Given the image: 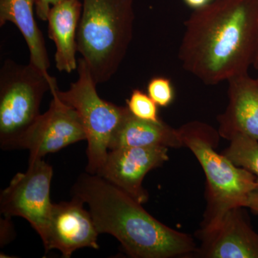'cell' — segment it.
I'll return each instance as SVG.
<instances>
[{"label": "cell", "mask_w": 258, "mask_h": 258, "mask_svg": "<svg viewBox=\"0 0 258 258\" xmlns=\"http://www.w3.org/2000/svg\"><path fill=\"white\" fill-rule=\"evenodd\" d=\"M135 0H83L77 50L97 84L119 69L133 37Z\"/></svg>", "instance_id": "3"}, {"label": "cell", "mask_w": 258, "mask_h": 258, "mask_svg": "<svg viewBox=\"0 0 258 258\" xmlns=\"http://www.w3.org/2000/svg\"><path fill=\"white\" fill-rule=\"evenodd\" d=\"M253 66H254V69H256V70H257V71H258V47H257V52H256L255 57H254Z\"/></svg>", "instance_id": "22"}, {"label": "cell", "mask_w": 258, "mask_h": 258, "mask_svg": "<svg viewBox=\"0 0 258 258\" xmlns=\"http://www.w3.org/2000/svg\"><path fill=\"white\" fill-rule=\"evenodd\" d=\"M212 1H213V0H210V2H212Z\"/></svg>", "instance_id": "23"}, {"label": "cell", "mask_w": 258, "mask_h": 258, "mask_svg": "<svg viewBox=\"0 0 258 258\" xmlns=\"http://www.w3.org/2000/svg\"><path fill=\"white\" fill-rule=\"evenodd\" d=\"M178 132L184 147L193 153L206 176L208 207L200 230H210L230 210L246 208L249 195L258 188L257 178L215 150L220 134L211 125L189 122Z\"/></svg>", "instance_id": "4"}, {"label": "cell", "mask_w": 258, "mask_h": 258, "mask_svg": "<svg viewBox=\"0 0 258 258\" xmlns=\"http://www.w3.org/2000/svg\"><path fill=\"white\" fill-rule=\"evenodd\" d=\"M126 105L128 111L137 118L155 122L161 120L157 103L141 90H133Z\"/></svg>", "instance_id": "17"}, {"label": "cell", "mask_w": 258, "mask_h": 258, "mask_svg": "<svg viewBox=\"0 0 258 258\" xmlns=\"http://www.w3.org/2000/svg\"><path fill=\"white\" fill-rule=\"evenodd\" d=\"M124 147H184L178 129L137 118L129 111L112 138L109 150Z\"/></svg>", "instance_id": "14"}, {"label": "cell", "mask_w": 258, "mask_h": 258, "mask_svg": "<svg viewBox=\"0 0 258 258\" xmlns=\"http://www.w3.org/2000/svg\"><path fill=\"white\" fill-rule=\"evenodd\" d=\"M53 77H47L30 63L5 61L0 72V144L13 149L17 140L40 115V103L47 91L56 87Z\"/></svg>", "instance_id": "6"}, {"label": "cell", "mask_w": 258, "mask_h": 258, "mask_svg": "<svg viewBox=\"0 0 258 258\" xmlns=\"http://www.w3.org/2000/svg\"><path fill=\"white\" fill-rule=\"evenodd\" d=\"M147 94L158 106H169L174 98L172 83L167 78L161 76L153 78L148 83Z\"/></svg>", "instance_id": "18"}, {"label": "cell", "mask_w": 258, "mask_h": 258, "mask_svg": "<svg viewBox=\"0 0 258 258\" xmlns=\"http://www.w3.org/2000/svg\"><path fill=\"white\" fill-rule=\"evenodd\" d=\"M81 0H62L49 10L48 36L55 43L56 68L68 74L77 69V32L81 13Z\"/></svg>", "instance_id": "13"}, {"label": "cell", "mask_w": 258, "mask_h": 258, "mask_svg": "<svg viewBox=\"0 0 258 258\" xmlns=\"http://www.w3.org/2000/svg\"><path fill=\"white\" fill-rule=\"evenodd\" d=\"M166 147H124L108 151L104 165L97 175L123 190L138 203H147L144 177L169 160Z\"/></svg>", "instance_id": "9"}, {"label": "cell", "mask_w": 258, "mask_h": 258, "mask_svg": "<svg viewBox=\"0 0 258 258\" xmlns=\"http://www.w3.org/2000/svg\"><path fill=\"white\" fill-rule=\"evenodd\" d=\"M52 95L48 110L38 118L17 140L13 149H28L30 158H43L71 144L86 140V134L79 113L64 103L57 93Z\"/></svg>", "instance_id": "8"}, {"label": "cell", "mask_w": 258, "mask_h": 258, "mask_svg": "<svg viewBox=\"0 0 258 258\" xmlns=\"http://www.w3.org/2000/svg\"><path fill=\"white\" fill-rule=\"evenodd\" d=\"M60 1L62 0H37L35 8L37 16L40 20L47 21V15L51 7Z\"/></svg>", "instance_id": "19"}, {"label": "cell", "mask_w": 258, "mask_h": 258, "mask_svg": "<svg viewBox=\"0 0 258 258\" xmlns=\"http://www.w3.org/2000/svg\"><path fill=\"white\" fill-rule=\"evenodd\" d=\"M78 63L79 79L66 91L57 90L62 101L79 113L88 142L86 171L98 174L106 160L112 138L129 113L127 106H119L102 99L97 83L86 61Z\"/></svg>", "instance_id": "5"}, {"label": "cell", "mask_w": 258, "mask_h": 258, "mask_svg": "<svg viewBox=\"0 0 258 258\" xmlns=\"http://www.w3.org/2000/svg\"><path fill=\"white\" fill-rule=\"evenodd\" d=\"M185 4L194 10L200 9L210 3V0H184Z\"/></svg>", "instance_id": "21"}, {"label": "cell", "mask_w": 258, "mask_h": 258, "mask_svg": "<svg viewBox=\"0 0 258 258\" xmlns=\"http://www.w3.org/2000/svg\"><path fill=\"white\" fill-rule=\"evenodd\" d=\"M71 193L87 204L99 234L113 235L131 257H182L197 250L191 236L161 223L142 204L101 176L81 174Z\"/></svg>", "instance_id": "2"}, {"label": "cell", "mask_w": 258, "mask_h": 258, "mask_svg": "<svg viewBox=\"0 0 258 258\" xmlns=\"http://www.w3.org/2000/svg\"><path fill=\"white\" fill-rule=\"evenodd\" d=\"M230 141L222 154L235 166L252 173L258 182V141L244 134H237Z\"/></svg>", "instance_id": "16"}, {"label": "cell", "mask_w": 258, "mask_h": 258, "mask_svg": "<svg viewBox=\"0 0 258 258\" xmlns=\"http://www.w3.org/2000/svg\"><path fill=\"white\" fill-rule=\"evenodd\" d=\"M257 79H258V78H257Z\"/></svg>", "instance_id": "24"}, {"label": "cell", "mask_w": 258, "mask_h": 258, "mask_svg": "<svg viewBox=\"0 0 258 258\" xmlns=\"http://www.w3.org/2000/svg\"><path fill=\"white\" fill-rule=\"evenodd\" d=\"M241 210L232 209L213 228L200 230L203 244L197 254L208 258H258V234Z\"/></svg>", "instance_id": "11"}, {"label": "cell", "mask_w": 258, "mask_h": 258, "mask_svg": "<svg viewBox=\"0 0 258 258\" xmlns=\"http://www.w3.org/2000/svg\"><path fill=\"white\" fill-rule=\"evenodd\" d=\"M179 58L207 85L247 74L258 47V0H213L185 21Z\"/></svg>", "instance_id": "1"}, {"label": "cell", "mask_w": 258, "mask_h": 258, "mask_svg": "<svg viewBox=\"0 0 258 258\" xmlns=\"http://www.w3.org/2000/svg\"><path fill=\"white\" fill-rule=\"evenodd\" d=\"M246 208L250 209L254 213L258 215V188L249 195Z\"/></svg>", "instance_id": "20"}, {"label": "cell", "mask_w": 258, "mask_h": 258, "mask_svg": "<svg viewBox=\"0 0 258 258\" xmlns=\"http://www.w3.org/2000/svg\"><path fill=\"white\" fill-rule=\"evenodd\" d=\"M81 200L53 204L45 234L42 240L45 252L57 249L62 257H71L83 247L99 248L98 232L90 211L85 210Z\"/></svg>", "instance_id": "10"}, {"label": "cell", "mask_w": 258, "mask_h": 258, "mask_svg": "<svg viewBox=\"0 0 258 258\" xmlns=\"http://www.w3.org/2000/svg\"><path fill=\"white\" fill-rule=\"evenodd\" d=\"M227 82L228 105L217 117L220 137L230 141L237 134H244L258 141V79H252L247 73Z\"/></svg>", "instance_id": "12"}, {"label": "cell", "mask_w": 258, "mask_h": 258, "mask_svg": "<svg viewBox=\"0 0 258 258\" xmlns=\"http://www.w3.org/2000/svg\"><path fill=\"white\" fill-rule=\"evenodd\" d=\"M52 176V166L42 158H30L26 172L18 173L0 196V211L5 217H23L42 240L53 205L50 200Z\"/></svg>", "instance_id": "7"}, {"label": "cell", "mask_w": 258, "mask_h": 258, "mask_svg": "<svg viewBox=\"0 0 258 258\" xmlns=\"http://www.w3.org/2000/svg\"><path fill=\"white\" fill-rule=\"evenodd\" d=\"M37 0H0V26L7 23L15 24L26 42L30 50V63L47 77L50 60L45 40L34 16Z\"/></svg>", "instance_id": "15"}]
</instances>
